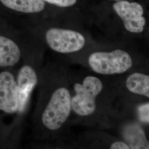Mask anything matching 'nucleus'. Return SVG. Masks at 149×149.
Here are the masks:
<instances>
[{"label": "nucleus", "mask_w": 149, "mask_h": 149, "mask_svg": "<svg viewBox=\"0 0 149 149\" xmlns=\"http://www.w3.org/2000/svg\"><path fill=\"white\" fill-rule=\"evenodd\" d=\"M45 2L60 7H67L74 5L77 0H43Z\"/></svg>", "instance_id": "13"}, {"label": "nucleus", "mask_w": 149, "mask_h": 149, "mask_svg": "<svg viewBox=\"0 0 149 149\" xmlns=\"http://www.w3.org/2000/svg\"><path fill=\"white\" fill-rule=\"evenodd\" d=\"M111 149H130L128 144L123 142H115L111 146Z\"/></svg>", "instance_id": "14"}, {"label": "nucleus", "mask_w": 149, "mask_h": 149, "mask_svg": "<svg viewBox=\"0 0 149 149\" xmlns=\"http://www.w3.org/2000/svg\"><path fill=\"white\" fill-rule=\"evenodd\" d=\"M0 111L18 112V86L15 76L7 71L0 72Z\"/></svg>", "instance_id": "6"}, {"label": "nucleus", "mask_w": 149, "mask_h": 149, "mask_svg": "<svg viewBox=\"0 0 149 149\" xmlns=\"http://www.w3.org/2000/svg\"><path fill=\"white\" fill-rule=\"evenodd\" d=\"M128 90L132 93L149 97V76L135 72L130 75L126 81Z\"/></svg>", "instance_id": "11"}, {"label": "nucleus", "mask_w": 149, "mask_h": 149, "mask_svg": "<svg viewBox=\"0 0 149 149\" xmlns=\"http://www.w3.org/2000/svg\"><path fill=\"white\" fill-rule=\"evenodd\" d=\"M123 136L130 149H149L144 130L139 125L134 124L127 126L124 130Z\"/></svg>", "instance_id": "10"}, {"label": "nucleus", "mask_w": 149, "mask_h": 149, "mask_svg": "<svg viewBox=\"0 0 149 149\" xmlns=\"http://www.w3.org/2000/svg\"><path fill=\"white\" fill-rule=\"evenodd\" d=\"M139 118L143 122L149 123V103H145L138 107Z\"/></svg>", "instance_id": "12"}, {"label": "nucleus", "mask_w": 149, "mask_h": 149, "mask_svg": "<svg viewBox=\"0 0 149 149\" xmlns=\"http://www.w3.org/2000/svg\"><path fill=\"white\" fill-rule=\"evenodd\" d=\"M103 90L101 81L94 76L86 77L82 84L74 85L75 96L71 100V108L81 116H88L96 110V98Z\"/></svg>", "instance_id": "1"}, {"label": "nucleus", "mask_w": 149, "mask_h": 149, "mask_svg": "<svg viewBox=\"0 0 149 149\" xmlns=\"http://www.w3.org/2000/svg\"><path fill=\"white\" fill-rule=\"evenodd\" d=\"M46 41L52 50L60 53H70L82 49L85 39L79 32L53 28L45 34Z\"/></svg>", "instance_id": "4"}, {"label": "nucleus", "mask_w": 149, "mask_h": 149, "mask_svg": "<svg viewBox=\"0 0 149 149\" xmlns=\"http://www.w3.org/2000/svg\"><path fill=\"white\" fill-rule=\"evenodd\" d=\"M16 81L18 86V112L22 113L26 109L32 91L37 84V75L31 66L24 65L19 70Z\"/></svg>", "instance_id": "7"}, {"label": "nucleus", "mask_w": 149, "mask_h": 149, "mask_svg": "<svg viewBox=\"0 0 149 149\" xmlns=\"http://www.w3.org/2000/svg\"><path fill=\"white\" fill-rule=\"evenodd\" d=\"M113 8L129 32L138 33L144 31L146 19L143 17V8L138 3L118 1L114 4Z\"/></svg>", "instance_id": "5"}, {"label": "nucleus", "mask_w": 149, "mask_h": 149, "mask_svg": "<svg viewBox=\"0 0 149 149\" xmlns=\"http://www.w3.org/2000/svg\"><path fill=\"white\" fill-rule=\"evenodd\" d=\"M116 1H120V0H116Z\"/></svg>", "instance_id": "15"}, {"label": "nucleus", "mask_w": 149, "mask_h": 149, "mask_svg": "<svg viewBox=\"0 0 149 149\" xmlns=\"http://www.w3.org/2000/svg\"><path fill=\"white\" fill-rule=\"evenodd\" d=\"M88 63L94 72L103 74L124 73L133 65L129 54L120 49L110 53L96 52L92 54L89 57Z\"/></svg>", "instance_id": "3"}, {"label": "nucleus", "mask_w": 149, "mask_h": 149, "mask_svg": "<svg viewBox=\"0 0 149 149\" xmlns=\"http://www.w3.org/2000/svg\"><path fill=\"white\" fill-rule=\"evenodd\" d=\"M21 58V52L13 39L0 34V67H12Z\"/></svg>", "instance_id": "8"}, {"label": "nucleus", "mask_w": 149, "mask_h": 149, "mask_svg": "<svg viewBox=\"0 0 149 149\" xmlns=\"http://www.w3.org/2000/svg\"><path fill=\"white\" fill-rule=\"evenodd\" d=\"M45 6L43 0H0V8L13 13H38L43 11Z\"/></svg>", "instance_id": "9"}, {"label": "nucleus", "mask_w": 149, "mask_h": 149, "mask_svg": "<svg viewBox=\"0 0 149 149\" xmlns=\"http://www.w3.org/2000/svg\"><path fill=\"white\" fill-rule=\"evenodd\" d=\"M71 100L69 91L65 88L54 92L42 114V120L45 128L55 130L62 127L71 112Z\"/></svg>", "instance_id": "2"}]
</instances>
